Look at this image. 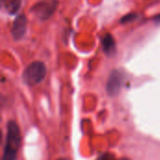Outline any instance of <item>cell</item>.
<instances>
[{"mask_svg": "<svg viewBox=\"0 0 160 160\" xmlns=\"http://www.w3.org/2000/svg\"><path fill=\"white\" fill-rule=\"evenodd\" d=\"M122 160H129V159H127V158H123Z\"/></svg>", "mask_w": 160, "mask_h": 160, "instance_id": "12", "label": "cell"}, {"mask_svg": "<svg viewBox=\"0 0 160 160\" xmlns=\"http://www.w3.org/2000/svg\"><path fill=\"white\" fill-rule=\"evenodd\" d=\"M58 160H69V159H68V158H60V159H58Z\"/></svg>", "mask_w": 160, "mask_h": 160, "instance_id": "11", "label": "cell"}, {"mask_svg": "<svg viewBox=\"0 0 160 160\" xmlns=\"http://www.w3.org/2000/svg\"><path fill=\"white\" fill-rule=\"evenodd\" d=\"M135 18H136V15H135V14H133V13H131V14H128V15L124 16V17L121 19V22H122V23L128 22H130L131 20H133V19H135Z\"/></svg>", "mask_w": 160, "mask_h": 160, "instance_id": "8", "label": "cell"}, {"mask_svg": "<svg viewBox=\"0 0 160 160\" xmlns=\"http://www.w3.org/2000/svg\"><path fill=\"white\" fill-rule=\"evenodd\" d=\"M156 19H157L158 21H159V22H160V15H159V16H158V17H156Z\"/></svg>", "mask_w": 160, "mask_h": 160, "instance_id": "10", "label": "cell"}, {"mask_svg": "<svg viewBox=\"0 0 160 160\" xmlns=\"http://www.w3.org/2000/svg\"><path fill=\"white\" fill-rule=\"evenodd\" d=\"M20 128L16 122L10 121L7 126V138L2 160H16L21 145Z\"/></svg>", "mask_w": 160, "mask_h": 160, "instance_id": "1", "label": "cell"}, {"mask_svg": "<svg viewBox=\"0 0 160 160\" xmlns=\"http://www.w3.org/2000/svg\"><path fill=\"white\" fill-rule=\"evenodd\" d=\"M123 83V77L118 70H113L107 82V92L110 96L115 97L120 93Z\"/></svg>", "mask_w": 160, "mask_h": 160, "instance_id": "5", "label": "cell"}, {"mask_svg": "<svg viewBox=\"0 0 160 160\" xmlns=\"http://www.w3.org/2000/svg\"><path fill=\"white\" fill-rule=\"evenodd\" d=\"M101 44H102L103 51L107 55L111 56V55H113L115 53V50H116L115 40L111 34H106L103 36L102 40H101Z\"/></svg>", "mask_w": 160, "mask_h": 160, "instance_id": "6", "label": "cell"}, {"mask_svg": "<svg viewBox=\"0 0 160 160\" xmlns=\"http://www.w3.org/2000/svg\"><path fill=\"white\" fill-rule=\"evenodd\" d=\"M47 68L43 62L35 61L31 63L23 71L22 79L28 85H37L40 83L46 77Z\"/></svg>", "mask_w": 160, "mask_h": 160, "instance_id": "2", "label": "cell"}, {"mask_svg": "<svg viewBox=\"0 0 160 160\" xmlns=\"http://www.w3.org/2000/svg\"><path fill=\"white\" fill-rule=\"evenodd\" d=\"M26 29H27L26 16L23 14L18 15L15 18L13 24H12V27H11V35H12L13 38L15 40L22 39L26 33Z\"/></svg>", "mask_w": 160, "mask_h": 160, "instance_id": "4", "label": "cell"}, {"mask_svg": "<svg viewBox=\"0 0 160 160\" xmlns=\"http://www.w3.org/2000/svg\"><path fill=\"white\" fill-rule=\"evenodd\" d=\"M21 7V0H9L7 3V11L9 14H15Z\"/></svg>", "mask_w": 160, "mask_h": 160, "instance_id": "7", "label": "cell"}, {"mask_svg": "<svg viewBox=\"0 0 160 160\" xmlns=\"http://www.w3.org/2000/svg\"><path fill=\"white\" fill-rule=\"evenodd\" d=\"M57 7V1L55 0H44L38 4H36L31 11L34 13L35 16H37L40 20H47L50 18L52 13L54 12L55 8Z\"/></svg>", "mask_w": 160, "mask_h": 160, "instance_id": "3", "label": "cell"}, {"mask_svg": "<svg viewBox=\"0 0 160 160\" xmlns=\"http://www.w3.org/2000/svg\"><path fill=\"white\" fill-rule=\"evenodd\" d=\"M98 160H116L115 159V158L112 156V155H111V154H104V155H102Z\"/></svg>", "mask_w": 160, "mask_h": 160, "instance_id": "9", "label": "cell"}]
</instances>
